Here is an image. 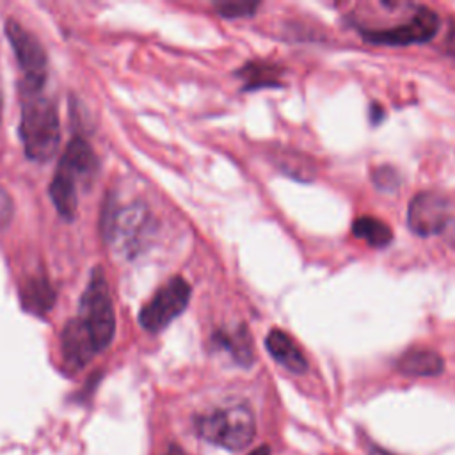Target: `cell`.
<instances>
[{
	"instance_id": "52a82bcc",
	"label": "cell",
	"mask_w": 455,
	"mask_h": 455,
	"mask_svg": "<svg viewBox=\"0 0 455 455\" xmlns=\"http://www.w3.org/2000/svg\"><path fill=\"white\" fill-rule=\"evenodd\" d=\"M190 300V284L183 277L169 279L139 313L140 325L149 332L164 331L180 316Z\"/></svg>"
},
{
	"instance_id": "9c48e42d",
	"label": "cell",
	"mask_w": 455,
	"mask_h": 455,
	"mask_svg": "<svg viewBox=\"0 0 455 455\" xmlns=\"http://www.w3.org/2000/svg\"><path fill=\"white\" fill-rule=\"evenodd\" d=\"M451 217L448 201L437 192H419L407 208V224L419 236L443 235Z\"/></svg>"
},
{
	"instance_id": "ffe728a7",
	"label": "cell",
	"mask_w": 455,
	"mask_h": 455,
	"mask_svg": "<svg viewBox=\"0 0 455 455\" xmlns=\"http://www.w3.org/2000/svg\"><path fill=\"white\" fill-rule=\"evenodd\" d=\"M370 455H391V453L384 451V450H382V448H379V446H373V448L370 450Z\"/></svg>"
},
{
	"instance_id": "8992f818",
	"label": "cell",
	"mask_w": 455,
	"mask_h": 455,
	"mask_svg": "<svg viewBox=\"0 0 455 455\" xmlns=\"http://www.w3.org/2000/svg\"><path fill=\"white\" fill-rule=\"evenodd\" d=\"M5 34L20 66L21 92L43 91L48 75V59L41 41L14 18L5 21Z\"/></svg>"
},
{
	"instance_id": "277c9868",
	"label": "cell",
	"mask_w": 455,
	"mask_h": 455,
	"mask_svg": "<svg viewBox=\"0 0 455 455\" xmlns=\"http://www.w3.org/2000/svg\"><path fill=\"white\" fill-rule=\"evenodd\" d=\"M196 428L204 441L238 451L252 443L256 421L247 403H231L199 416Z\"/></svg>"
},
{
	"instance_id": "5bb4252c",
	"label": "cell",
	"mask_w": 455,
	"mask_h": 455,
	"mask_svg": "<svg viewBox=\"0 0 455 455\" xmlns=\"http://www.w3.org/2000/svg\"><path fill=\"white\" fill-rule=\"evenodd\" d=\"M352 231L357 238L366 240L371 247H386L393 240L391 228L375 217H359L355 219Z\"/></svg>"
},
{
	"instance_id": "44dd1931",
	"label": "cell",
	"mask_w": 455,
	"mask_h": 455,
	"mask_svg": "<svg viewBox=\"0 0 455 455\" xmlns=\"http://www.w3.org/2000/svg\"><path fill=\"white\" fill-rule=\"evenodd\" d=\"M167 455H185V453H183V451H181V450H180V448H176V446H172V448H171V450H169V453H167Z\"/></svg>"
},
{
	"instance_id": "ba28073f",
	"label": "cell",
	"mask_w": 455,
	"mask_h": 455,
	"mask_svg": "<svg viewBox=\"0 0 455 455\" xmlns=\"http://www.w3.org/2000/svg\"><path fill=\"white\" fill-rule=\"evenodd\" d=\"M439 16L428 7H419L412 18L393 27L384 28H361V34L375 44H412L425 43L434 37L439 28Z\"/></svg>"
},
{
	"instance_id": "9a60e30c",
	"label": "cell",
	"mask_w": 455,
	"mask_h": 455,
	"mask_svg": "<svg viewBox=\"0 0 455 455\" xmlns=\"http://www.w3.org/2000/svg\"><path fill=\"white\" fill-rule=\"evenodd\" d=\"M279 68L268 62H249L245 68L238 71V75L245 80L247 87H270L277 84Z\"/></svg>"
},
{
	"instance_id": "d6986e66",
	"label": "cell",
	"mask_w": 455,
	"mask_h": 455,
	"mask_svg": "<svg viewBox=\"0 0 455 455\" xmlns=\"http://www.w3.org/2000/svg\"><path fill=\"white\" fill-rule=\"evenodd\" d=\"M251 455H270V450H268V446H259V448L254 450Z\"/></svg>"
},
{
	"instance_id": "ac0fdd59",
	"label": "cell",
	"mask_w": 455,
	"mask_h": 455,
	"mask_svg": "<svg viewBox=\"0 0 455 455\" xmlns=\"http://www.w3.org/2000/svg\"><path fill=\"white\" fill-rule=\"evenodd\" d=\"M12 219V201L7 190L0 185V229L7 228Z\"/></svg>"
},
{
	"instance_id": "e0dca14e",
	"label": "cell",
	"mask_w": 455,
	"mask_h": 455,
	"mask_svg": "<svg viewBox=\"0 0 455 455\" xmlns=\"http://www.w3.org/2000/svg\"><path fill=\"white\" fill-rule=\"evenodd\" d=\"M373 181L379 188H384V190H391V188H396L398 187V174L395 169L391 167H379L373 171Z\"/></svg>"
},
{
	"instance_id": "7c38bea8",
	"label": "cell",
	"mask_w": 455,
	"mask_h": 455,
	"mask_svg": "<svg viewBox=\"0 0 455 455\" xmlns=\"http://www.w3.org/2000/svg\"><path fill=\"white\" fill-rule=\"evenodd\" d=\"M396 366L402 373L412 377H432L439 375L444 368L443 357L428 348H412L400 355Z\"/></svg>"
},
{
	"instance_id": "5b68a950",
	"label": "cell",
	"mask_w": 455,
	"mask_h": 455,
	"mask_svg": "<svg viewBox=\"0 0 455 455\" xmlns=\"http://www.w3.org/2000/svg\"><path fill=\"white\" fill-rule=\"evenodd\" d=\"M149 212L140 203L116 204L110 203L103 210L101 231L112 251L133 258L142 249V242L149 231Z\"/></svg>"
},
{
	"instance_id": "7402d4cb",
	"label": "cell",
	"mask_w": 455,
	"mask_h": 455,
	"mask_svg": "<svg viewBox=\"0 0 455 455\" xmlns=\"http://www.w3.org/2000/svg\"><path fill=\"white\" fill-rule=\"evenodd\" d=\"M0 117H2V100H0Z\"/></svg>"
},
{
	"instance_id": "4fadbf2b",
	"label": "cell",
	"mask_w": 455,
	"mask_h": 455,
	"mask_svg": "<svg viewBox=\"0 0 455 455\" xmlns=\"http://www.w3.org/2000/svg\"><path fill=\"white\" fill-rule=\"evenodd\" d=\"M213 343L219 345L220 348L228 350L231 357L240 364V366H251L254 361V348L251 341V334L247 329L242 325L235 332H217L213 336Z\"/></svg>"
},
{
	"instance_id": "6da1fadb",
	"label": "cell",
	"mask_w": 455,
	"mask_h": 455,
	"mask_svg": "<svg viewBox=\"0 0 455 455\" xmlns=\"http://www.w3.org/2000/svg\"><path fill=\"white\" fill-rule=\"evenodd\" d=\"M98 160L87 140L75 137L68 142L57 171L50 181V199L60 217L71 220L78 206V185L91 183L96 174Z\"/></svg>"
},
{
	"instance_id": "30bf717a",
	"label": "cell",
	"mask_w": 455,
	"mask_h": 455,
	"mask_svg": "<svg viewBox=\"0 0 455 455\" xmlns=\"http://www.w3.org/2000/svg\"><path fill=\"white\" fill-rule=\"evenodd\" d=\"M267 350L270 352V355L283 364L286 370L293 371V373H302L307 368V361L302 354V350L299 348V345L281 329H272L267 334Z\"/></svg>"
},
{
	"instance_id": "3957f363",
	"label": "cell",
	"mask_w": 455,
	"mask_h": 455,
	"mask_svg": "<svg viewBox=\"0 0 455 455\" xmlns=\"http://www.w3.org/2000/svg\"><path fill=\"white\" fill-rule=\"evenodd\" d=\"M75 322L91 338L98 352L110 345L116 332V315L108 281L101 267H96L89 277Z\"/></svg>"
},
{
	"instance_id": "2e32d148",
	"label": "cell",
	"mask_w": 455,
	"mask_h": 455,
	"mask_svg": "<svg viewBox=\"0 0 455 455\" xmlns=\"http://www.w3.org/2000/svg\"><path fill=\"white\" fill-rule=\"evenodd\" d=\"M258 2H224L217 4V11L220 16L235 18V16H251L254 9H258Z\"/></svg>"
},
{
	"instance_id": "8fae6325",
	"label": "cell",
	"mask_w": 455,
	"mask_h": 455,
	"mask_svg": "<svg viewBox=\"0 0 455 455\" xmlns=\"http://www.w3.org/2000/svg\"><path fill=\"white\" fill-rule=\"evenodd\" d=\"M20 297L23 307L36 315H44L55 302V291L43 274L27 277L20 286Z\"/></svg>"
},
{
	"instance_id": "7a4b0ae2",
	"label": "cell",
	"mask_w": 455,
	"mask_h": 455,
	"mask_svg": "<svg viewBox=\"0 0 455 455\" xmlns=\"http://www.w3.org/2000/svg\"><path fill=\"white\" fill-rule=\"evenodd\" d=\"M20 137L25 155L36 162L53 158L60 140V124L55 103L39 92H21Z\"/></svg>"
}]
</instances>
